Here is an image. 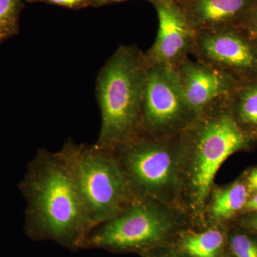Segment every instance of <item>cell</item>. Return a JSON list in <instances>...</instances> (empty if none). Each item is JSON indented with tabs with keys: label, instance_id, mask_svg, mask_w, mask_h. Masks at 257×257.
Listing matches in <instances>:
<instances>
[{
	"label": "cell",
	"instance_id": "obj_25",
	"mask_svg": "<svg viewBox=\"0 0 257 257\" xmlns=\"http://www.w3.org/2000/svg\"><path fill=\"white\" fill-rule=\"evenodd\" d=\"M255 47H256V55H257V43H255Z\"/></svg>",
	"mask_w": 257,
	"mask_h": 257
},
{
	"label": "cell",
	"instance_id": "obj_18",
	"mask_svg": "<svg viewBox=\"0 0 257 257\" xmlns=\"http://www.w3.org/2000/svg\"><path fill=\"white\" fill-rule=\"evenodd\" d=\"M246 187L250 192L257 193V168L250 172L246 178Z\"/></svg>",
	"mask_w": 257,
	"mask_h": 257
},
{
	"label": "cell",
	"instance_id": "obj_17",
	"mask_svg": "<svg viewBox=\"0 0 257 257\" xmlns=\"http://www.w3.org/2000/svg\"><path fill=\"white\" fill-rule=\"evenodd\" d=\"M92 0H45L44 3L70 10H82L92 7Z\"/></svg>",
	"mask_w": 257,
	"mask_h": 257
},
{
	"label": "cell",
	"instance_id": "obj_9",
	"mask_svg": "<svg viewBox=\"0 0 257 257\" xmlns=\"http://www.w3.org/2000/svg\"><path fill=\"white\" fill-rule=\"evenodd\" d=\"M159 29L156 40L145 52L150 64L177 69L192 54L197 31L187 18L182 5L173 0H156Z\"/></svg>",
	"mask_w": 257,
	"mask_h": 257
},
{
	"label": "cell",
	"instance_id": "obj_15",
	"mask_svg": "<svg viewBox=\"0 0 257 257\" xmlns=\"http://www.w3.org/2000/svg\"><path fill=\"white\" fill-rule=\"evenodd\" d=\"M25 0H0V45L20 33Z\"/></svg>",
	"mask_w": 257,
	"mask_h": 257
},
{
	"label": "cell",
	"instance_id": "obj_1",
	"mask_svg": "<svg viewBox=\"0 0 257 257\" xmlns=\"http://www.w3.org/2000/svg\"><path fill=\"white\" fill-rule=\"evenodd\" d=\"M20 188L26 199L28 230L42 237L82 246L90 228L62 150H38Z\"/></svg>",
	"mask_w": 257,
	"mask_h": 257
},
{
	"label": "cell",
	"instance_id": "obj_12",
	"mask_svg": "<svg viewBox=\"0 0 257 257\" xmlns=\"http://www.w3.org/2000/svg\"><path fill=\"white\" fill-rule=\"evenodd\" d=\"M228 104L243 131L251 138L257 135V81L239 83Z\"/></svg>",
	"mask_w": 257,
	"mask_h": 257
},
{
	"label": "cell",
	"instance_id": "obj_6",
	"mask_svg": "<svg viewBox=\"0 0 257 257\" xmlns=\"http://www.w3.org/2000/svg\"><path fill=\"white\" fill-rule=\"evenodd\" d=\"M175 208L148 198L138 199L119 215L89 230L82 246L116 251L153 247L167 239L178 225Z\"/></svg>",
	"mask_w": 257,
	"mask_h": 257
},
{
	"label": "cell",
	"instance_id": "obj_10",
	"mask_svg": "<svg viewBox=\"0 0 257 257\" xmlns=\"http://www.w3.org/2000/svg\"><path fill=\"white\" fill-rule=\"evenodd\" d=\"M176 70L184 97L196 117L229 100L239 84L227 74L189 57Z\"/></svg>",
	"mask_w": 257,
	"mask_h": 257
},
{
	"label": "cell",
	"instance_id": "obj_3",
	"mask_svg": "<svg viewBox=\"0 0 257 257\" xmlns=\"http://www.w3.org/2000/svg\"><path fill=\"white\" fill-rule=\"evenodd\" d=\"M148 67L136 45H120L101 67L95 88L101 116L96 147L113 151L143 130Z\"/></svg>",
	"mask_w": 257,
	"mask_h": 257
},
{
	"label": "cell",
	"instance_id": "obj_21",
	"mask_svg": "<svg viewBox=\"0 0 257 257\" xmlns=\"http://www.w3.org/2000/svg\"><path fill=\"white\" fill-rule=\"evenodd\" d=\"M250 35L254 37L255 43H257V20H255L252 25H250Z\"/></svg>",
	"mask_w": 257,
	"mask_h": 257
},
{
	"label": "cell",
	"instance_id": "obj_23",
	"mask_svg": "<svg viewBox=\"0 0 257 257\" xmlns=\"http://www.w3.org/2000/svg\"><path fill=\"white\" fill-rule=\"evenodd\" d=\"M173 1L176 2V3H178L179 5H182L185 4V3L189 2V0H173Z\"/></svg>",
	"mask_w": 257,
	"mask_h": 257
},
{
	"label": "cell",
	"instance_id": "obj_5",
	"mask_svg": "<svg viewBox=\"0 0 257 257\" xmlns=\"http://www.w3.org/2000/svg\"><path fill=\"white\" fill-rule=\"evenodd\" d=\"M179 137L157 138L143 128L113 150L139 199L148 198L175 207L182 199L183 159Z\"/></svg>",
	"mask_w": 257,
	"mask_h": 257
},
{
	"label": "cell",
	"instance_id": "obj_11",
	"mask_svg": "<svg viewBox=\"0 0 257 257\" xmlns=\"http://www.w3.org/2000/svg\"><path fill=\"white\" fill-rule=\"evenodd\" d=\"M249 0H189L182 5L187 18L197 32L232 27Z\"/></svg>",
	"mask_w": 257,
	"mask_h": 257
},
{
	"label": "cell",
	"instance_id": "obj_20",
	"mask_svg": "<svg viewBox=\"0 0 257 257\" xmlns=\"http://www.w3.org/2000/svg\"><path fill=\"white\" fill-rule=\"evenodd\" d=\"M246 225L250 229L253 231H257V214L251 216L246 221Z\"/></svg>",
	"mask_w": 257,
	"mask_h": 257
},
{
	"label": "cell",
	"instance_id": "obj_19",
	"mask_svg": "<svg viewBox=\"0 0 257 257\" xmlns=\"http://www.w3.org/2000/svg\"><path fill=\"white\" fill-rule=\"evenodd\" d=\"M128 1V0H92V8H101L105 5L113 4V3H121V2ZM153 3L156 0H148Z\"/></svg>",
	"mask_w": 257,
	"mask_h": 257
},
{
	"label": "cell",
	"instance_id": "obj_16",
	"mask_svg": "<svg viewBox=\"0 0 257 257\" xmlns=\"http://www.w3.org/2000/svg\"><path fill=\"white\" fill-rule=\"evenodd\" d=\"M231 248L236 257H257V241L246 234L234 235Z\"/></svg>",
	"mask_w": 257,
	"mask_h": 257
},
{
	"label": "cell",
	"instance_id": "obj_22",
	"mask_svg": "<svg viewBox=\"0 0 257 257\" xmlns=\"http://www.w3.org/2000/svg\"><path fill=\"white\" fill-rule=\"evenodd\" d=\"M45 0H25V3H44Z\"/></svg>",
	"mask_w": 257,
	"mask_h": 257
},
{
	"label": "cell",
	"instance_id": "obj_24",
	"mask_svg": "<svg viewBox=\"0 0 257 257\" xmlns=\"http://www.w3.org/2000/svg\"><path fill=\"white\" fill-rule=\"evenodd\" d=\"M254 18H255V20H257V7L256 8V10H255Z\"/></svg>",
	"mask_w": 257,
	"mask_h": 257
},
{
	"label": "cell",
	"instance_id": "obj_2",
	"mask_svg": "<svg viewBox=\"0 0 257 257\" xmlns=\"http://www.w3.org/2000/svg\"><path fill=\"white\" fill-rule=\"evenodd\" d=\"M251 138L231 114L228 101L199 115L180 135L183 196L193 214L202 215L221 165L246 148Z\"/></svg>",
	"mask_w": 257,
	"mask_h": 257
},
{
	"label": "cell",
	"instance_id": "obj_14",
	"mask_svg": "<svg viewBox=\"0 0 257 257\" xmlns=\"http://www.w3.org/2000/svg\"><path fill=\"white\" fill-rule=\"evenodd\" d=\"M224 242V235L219 230L209 229L185 235L181 248L191 257H218Z\"/></svg>",
	"mask_w": 257,
	"mask_h": 257
},
{
	"label": "cell",
	"instance_id": "obj_13",
	"mask_svg": "<svg viewBox=\"0 0 257 257\" xmlns=\"http://www.w3.org/2000/svg\"><path fill=\"white\" fill-rule=\"evenodd\" d=\"M247 201L248 189L241 182L216 189L212 193L209 207L211 217L216 221L227 220L244 208Z\"/></svg>",
	"mask_w": 257,
	"mask_h": 257
},
{
	"label": "cell",
	"instance_id": "obj_8",
	"mask_svg": "<svg viewBox=\"0 0 257 257\" xmlns=\"http://www.w3.org/2000/svg\"><path fill=\"white\" fill-rule=\"evenodd\" d=\"M249 40L234 26L197 32L191 55L241 83L257 71L256 47Z\"/></svg>",
	"mask_w": 257,
	"mask_h": 257
},
{
	"label": "cell",
	"instance_id": "obj_7",
	"mask_svg": "<svg viewBox=\"0 0 257 257\" xmlns=\"http://www.w3.org/2000/svg\"><path fill=\"white\" fill-rule=\"evenodd\" d=\"M195 119L184 97L176 69L149 64L144 98V128L157 138H176Z\"/></svg>",
	"mask_w": 257,
	"mask_h": 257
},
{
	"label": "cell",
	"instance_id": "obj_4",
	"mask_svg": "<svg viewBox=\"0 0 257 257\" xmlns=\"http://www.w3.org/2000/svg\"><path fill=\"white\" fill-rule=\"evenodd\" d=\"M61 150L70 165L90 229L119 215L139 199L112 150L78 145L71 138Z\"/></svg>",
	"mask_w": 257,
	"mask_h": 257
}]
</instances>
